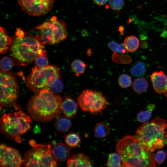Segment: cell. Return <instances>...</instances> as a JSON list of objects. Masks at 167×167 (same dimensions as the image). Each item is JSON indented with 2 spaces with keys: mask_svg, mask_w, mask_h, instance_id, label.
I'll use <instances>...</instances> for the list:
<instances>
[{
  "mask_svg": "<svg viewBox=\"0 0 167 167\" xmlns=\"http://www.w3.org/2000/svg\"><path fill=\"white\" fill-rule=\"evenodd\" d=\"M62 102L60 95L45 89L30 98L27 104L28 111L33 119L48 122L60 114Z\"/></svg>",
  "mask_w": 167,
  "mask_h": 167,
  "instance_id": "cell-1",
  "label": "cell"
},
{
  "mask_svg": "<svg viewBox=\"0 0 167 167\" xmlns=\"http://www.w3.org/2000/svg\"><path fill=\"white\" fill-rule=\"evenodd\" d=\"M116 148L124 166L154 167L156 166L153 153L145 149L135 136L127 135L119 139Z\"/></svg>",
  "mask_w": 167,
  "mask_h": 167,
  "instance_id": "cell-2",
  "label": "cell"
},
{
  "mask_svg": "<svg viewBox=\"0 0 167 167\" xmlns=\"http://www.w3.org/2000/svg\"><path fill=\"white\" fill-rule=\"evenodd\" d=\"M11 45L13 56L22 65H26L38 56L46 54L43 48L46 43L38 35L25 32L18 28Z\"/></svg>",
  "mask_w": 167,
  "mask_h": 167,
  "instance_id": "cell-3",
  "label": "cell"
},
{
  "mask_svg": "<svg viewBox=\"0 0 167 167\" xmlns=\"http://www.w3.org/2000/svg\"><path fill=\"white\" fill-rule=\"evenodd\" d=\"M167 127L165 120L156 118L139 127L135 136L145 149L152 152L167 145V135L165 131Z\"/></svg>",
  "mask_w": 167,
  "mask_h": 167,
  "instance_id": "cell-4",
  "label": "cell"
},
{
  "mask_svg": "<svg viewBox=\"0 0 167 167\" xmlns=\"http://www.w3.org/2000/svg\"><path fill=\"white\" fill-rule=\"evenodd\" d=\"M31 122L30 117L21 110L5 113L0 118V131L8 139L20 143V136L30 130Z\"/></svg>",
  "mask_w": 167,
  "mask_h": 167,
  "instance_id": "cell-5",
  "label": "cell"
},
{
  "mask_svg": "<svg viewBox=\"0 0 167 167\" xmlns=\"http://www.w3.org/2000/svg\"><path fill=\"white\" fill-rule=\"evenodd\" d=\"M29 143L31 149L24 155L22 165L26 167H57V160L50 144H37L31 140Z\"/></svg>",
  "mask_w": 167,
  "mask_h": 167,
  "instance_id": "cell-6",
  "label": "cell"
},
{
  "mask_svg": "<svg viewBox=\"0 0 167 167\" xmlns=\"http://www.w3.org/2000/svg\"><path fill=\"white\" fill-rule=\"evenodd\" d=\"M60 76V71L55 66L49 65L42 67L35 66L27 78L26 85L30 91L38 92L49 89L52 83Z\"/></svg>",
  "mask_w": 167,
  "mask_h": 167,
  "instance_id": "cell-7",
  "label": "cell"
},
{
  "mask_svg": "<svg viewBox=\"0 0 167 167\" xmlns=\"http://www.w3.org/2000/svg\"><path fill=\"white\" fill-rule=\"evenodd\" d=\"M39 30L40 36L46 43L57 44L67 37V25L64 21L58 19L55 16L35 28Z\"/></svg>",
  "mask_w": 167,
  "mask_h": 167,
  "instance_id": "cell-8",
  "label": "cell"
},
{
  "mask_svg": "<svg viewBox=\"0 0 167 167\" xmlns=\"http://www.w3.org/2000/svg\"><path fill=\"white\" fill-rule=\"evenodd\" d=\"M81 109L91 114H101L109 103L100 92L90 89L83 91L77 99Z\"/></svg>",
  "mask_w": 167,
  "mask_h": 167,
  "instance_id": "cell-9",
  "label": "cell"
},
{
  "mask_svg": "<svg viewBox=\"0 0 167 167\" xmlns=\"http://www.w3.org/2000/svg\"><path fill=\"white\" fill-rule=\"evenodd\" d=\"M0 110L8 109L15 103L17 98V86L15 78L11 73L1 71L0 74Z\"/></svg>",
  "mask_w": 167,
  "mask_h": 167,
  "instance_id": "cell-10",
  "label": "cell"
},
{
  "mask_svg": "<svg viewBox=\"0 0 167 167\" xmlns=\"http://www.w3.org/2000/svg\"><path fill=\"white\" fill-rule=\"evenodd\" d=\"M54 2V0H18L22 9L32 16L47 13L52 9Z\"/></svg>",
  "mask_w": 167,
  "mask_h": 167,
  "instance_id": "cell-11",
  "label": "cell"
},
{
  "mask_svg": "<svg viewBox=\"0 0 167 167\" xmlns=\"http://www.w3.org/2000/svg\"><path fill=\"white\" fill-rule=\"evenodd\" d=\"M23 160L19 152L4 144L0 146L1 167H19L22 165Z\"/></svg>",
  "mask_w": 167,
  "mask_h": 167,
  "instance_id": "cell-12",
  "label": "cell"
},
{
  "mask_svg": "<svg viewBox=\"0 0 167 167\" xmlns=\"http://www.w3.org/2000/svg\"><path fill=\"white\" fill-rule=\"evenodd\" d=\"M154 90L159 94H164L167 98V76L162 71H155L151 75Z\"/></svg>",
  "mask_w": 167,
  "mask_h": 167,
  "instance_id": "cell-13",
  "label": "cell"
},
{
  "mask_svg": "<svg viewBox=\"0 0 167 167\" xmlns=\"http://www.w3.org/2000/svg\"><path fill=\"white\" fill-rule=\"evenodd\" d=\"M67 166L72 167H92V162L89 157L84 153L72 155L67 162Z\"/></svg>",
  "mask_w": 167,
  "mask_h": 167,
  "instance_id": "cell-14",
  "label": "cell"
},
{
  "mask_svg": "<svg viewBox=\"0 0 167 167\" xmlns=\"http://www.w3.org/2000/svg\"><path fill=\"white\" fill-rule=\"evenodd\" d=\"M53 155L57 160L62 162L69 157L70 151L69 148L63 143H58L52 148Z\"/></svg>",
  "mask_w": 167,
  "mask_h": 167,
  "instance_id": "cell-15",
  "label": "cell"
},
{
  "mask_svg": "<svg viewBox=\"0 0 167 167\" xmlns=\"http://www.w3.org/2000/svg\"><path fill=\"white\" fill-rule=\"evenodd\" d=\"M78 107L77 104L72 98L67 97L62 102V111L67 117L72 118L75 116Z\"/></svg>",
  "mask_w": 167,
  "mask_h": 167,
  "instance_id": "cell-16",
  "label": "cell"
},
{
  "mask_svg": "<svg viewBox=\"0 0 167 167\" xmlns=\"http://www.w3.org/2000/svg\"><path fill=\"white\" fill-rule=\"evenodd\" d=\"M65 116H60L57 118L54 122L55 129L60 133L68 131L71 128V123L69 119Z\"/></svg>",
  "mask_w": 167,
  "mask_h": 167,
  "instance_id": "cell-17",
  "label": "cell"
},
{
  "mask_svg": "<svg viewBox=\"0 0 167 167\" xmlns=\"http://www.w3.org/2000/svg\"><path fill=\"white\" fill-rule=\"evenodd\" d=\"M110 130V126L108 124L104 122H99L95 126L94 135L98 139H103L109 135Z\"/></svg>",
  "mask_w": 167,
  "mask_h": 167,
  "instance_id": "cell-18",
  "label": "cell"
},
{
  "mask_svg": "<svg viewBox=\"0 0 167 167\" xmlns=\"http://www.w3.org/2000/svg\"><path fill=\"white\" fill-rule=\"evenodd\" d=\"M124 45L126 49L130 52L136 50L139 45V39L135 36L131 35L126 37L124 41Z\"/></svg>",
  "mask_w": 167,
  "mask_h": 167,
  "instance_id": "cell-19",
  "label": "cell"
},
{
  "mask_svg": "<svg viewBox=\"0 0 167 167\" xmlns=\"http://www.w3.org/2000/svg\"><path fill=\"white\" fill-rule=\"evenodd\" d=\"M0 52L2 54H4L8 48L9 45L12 42L11 38L7 35L5 29L1 27L0 28Z\"/></svg>",
  "mask_w": 167,
  "mask_h": 167,
  "instance_id": "cell-20",
  "label": "cell"
},
{
  "mask_svg": "<svg viewBox=\"0 0 167 167\" xmlns=\"http://www.w3.org/2000/svg\"><path fill=\"white\" fill-rule=\"evenodd\" d=\"M155 107V106L153 104H148L146 106V109L140 112L137 114V120L139 122L143 123L147 122L150 118L152 112Z\"/></svg>",
  "mask_w": 167,
  "mask_h": 167,
  "instance_id": "cell-21",
  "label": "cell"
},
{
  "mask_svg": "<svg viewBox=\"0 0 167 167\" xmlns=\"http://www.w3.org/2000/svg\"><path fill=\"white\" fill-rule=\"evenodd\" d=\"M132 87L134 90L138 93L143 92L147 89L148 82L144 78H140L135 79L133 84Z\"/></svg>",
  "mask_w": 167,
  "mask_h": 167,
  "instance_id": "cell-22",
  "label": "cell"
},
{
  "mask_svg": "<svg viewBox=\"0 0 167 167\" xmlns=\"http://www.w3.org/2000/svg\"><path fill=\"white\" fill-rule=\"evenodd\" d=\"M66 144L71 148L77 147L81 142L79 136L77 133H71L68 134L65 138Z\"/></svg>",
  "mask_w": 167,
  "mask_h": 167,
  "instance_id": "cell-23",
  "label": "cell"
},
{
  "mask_svg": "<svg viewBox=\"0 0 167 167\" xmlns=\"http://www.w3.org/2000/svg\"><path fill=\"white\" fill-rule=\"evenodd\" d=\"M86 65L82 61L76 59L72 62L71 64V68L72 72L76 76L83 73L86 69Z\"/></svg>",
  "mask_w": 167,
  "mask_h": 167,
  "instance_id": "cell-24",
  "label": "cell"
},
{
  "mask_svg": "<svg viewBox=\"0 0 167 167\" xmlns=\"http://www.w3.org/2000/svg\"><path fill=\"white\" fill-rule=\"evenodd\" d=\"M107 166L111 167L124 166L121 156L118 153H112L109 155Z\"/></svg>",
  "mask_w": 167,
  "mask_h": 167,
  "instance_id": "cell-25",
  "label": "cell"
},
{
  "mask_svg": "<svg viewBox=\"0 0 167 167\" xmlns=\"http://www.w3.org/2000/svg\"><path fill=\"white\" fill-rule=\"evenodd\" d=\"M146 71V67L144 64L139 61L135 64L131 68V74L135 76H140L143 75Z\"/></svg>",
  "mask_w": 167,
  "mask_h": 167,
  "instance_id": "cell-26",
  "label": "cell"
},
{
  "mask_svg": "<svg viewBox=\"0 0 167 167\" xmlns=\"http://www.w3.org/2000/svg\"><path fill=\"white\" fill-rule=\"evenodd\" d=\"M0 65V68L2 71H10L12 68L14 64L11 58L5 56L1 59Z\"/></svg>",
  "mask_w": 167,
  "mask_h": 167,
  "instance_id": "cell-27",
  "label": "cell"
},
{
  "mask_svg": "<svg viewBox=\"0 0 167 167\" xmlns=\"http://www.w3.org/2000/svg\"><path fill=\"white\" fill-rule=\"evenodd\" d=\"M118 83L122 88H127L131 84V78L127 74H122L118 78Z\"/></svg>",
  "mask_w": 167,
  "mask_h": 167,
  "instance_id": "cell-28",
  "label": "cell"
},
{
  "mask_svg": "<svg viewBox=\"0 0 167 167\" xmlns=\"http://www.w3.org/2000/svg\"><path fill=\"white\" fill-rule=\"evenodd\" d=\"M109 48L114 52L123 54L126 52V50L124 45L119 44L114 41H111L108 44Z\"/></svg>",
  "mask_w": 167,
  "mask_h": 167,
  "instance_id": "cell-29",
  "label": "cell"
},
{
  "mask_svg": "<svg viewBox=\"0 0 167 167\" xmlns=\"http://www.w3.org/2000/svg\"><path fill=\"white\" fill-rule=\"evenodd\" d=\"M63 88V84L58 79L52 83L49 86V89L54 93H57L61 92Z\"/></svg>",
  "mask_w": 167,
  "mask_h": 167,
  "instance_id": "cell-30",
  "label": "cell"
},
{
  "mask_svg": "<svg viewBox=\"0 0 167 167\" xmlns=\"http://www.w3.org/2000/svg\"><path fill=\"white\" fill-rule=\"evenodd\" d=\"M109 6L114 11H118L121 9L124 5V0H109Z\"/></svg>",
  "mask_w": 167,
  "mask_h": 167,
  "instance_id": "cell-31",
  "label": "cell"
},
{
  "mask_svg": "<svg viewBox=\"0 0 167 167\" xmlns=\"http://www.w3.org/2000/svg\"><path fill=\"white\" fill-rule=\"evenodd\" d=\"M46 55V54L42 55L36 58L34 61L36 66L42 67L48 66V60Z\"/></svg>",
  "mask_w": 167,
  "mask_h": 167,
  "instance_id": "cell-32",
  "label": "cell"
},
{
  "mask_svg": "<svg viewBox=\"0 0 167 167\" xmlns=\"http://www.w3.org/2000/svg\"><path fill=\"white\" fill-rule=\"evenodd\" d=\"M154 160L158 165L162 164L166 158L165 152L161 150L158 151L154 157Z\"/></svg>",
  "mask_w": 167,
  "mask_h": 167,
  "instance_id": "cell-33",
  "label": "cell"
},
{
  "mask_svg": "<svg viewBox=\"0 0 167 167\" xmlns=\"http://www.w3.org/2000/svg\"><path fill=\"white\" fill-rule=\"evenodd\" d=\"M94 2L99 6H102L105 4L109 0H93Z\"/></svg>",
  "mask_w": 167,
  "mask_h": 167,
  "instance_id": "cell-34",
  "label": "cell"
},
{
  "mask_svg": "<svg viewBox=\"0 0 167 167\" xmlns=\"http://www.w3.org/2000/svg\"></svg>",
  "mask_w": 167,
  "mask_h": 167,
  "instance_id": "cell-35",
  "label": "cell"
}]
</instances>
